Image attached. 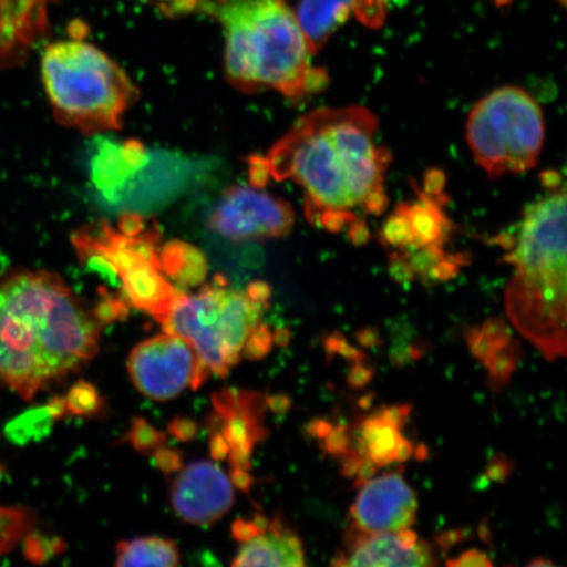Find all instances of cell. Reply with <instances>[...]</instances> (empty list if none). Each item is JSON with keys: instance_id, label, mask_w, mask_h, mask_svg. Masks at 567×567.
I'll return each mask as SVG.
<instances>
[{"instance_id": "17", "label": "cell", "mask_w": 567, "mask_h": 567, "mask_svg": "<svg viewBox=\"0 0 567 567\" xmlns=\"http://www.w3.org/2000/svg\"><path fill=\"white\" fill-rule=\"evenodd\" d=\"M353 10L354 0H300L295 13L311 54L315 55L328 44Z\"/></svg>"}, {"instance_id": "10", "label": "cell", "mask_w": 567, "mask_h": 567, "mask_svg": "<svg viewBox=\"0 0 567 567\" xmlns=\"http://www.w3.org/2000/svg\"><path fill=\"white\" fill-rule=\"evenodd\" d=\"M295 219L290 204L251 184L226 190L212 213L210 228L233 243H252L286 237Z\"/></svg>"}, {"instance_id": "3", "label": "cell", "mask_w": 567, "mask_h": 567, "mask_svg": "<svg viewBox=\"0 0 567 567\" xmlns=\"http://www.w3.org/2000/svg\"><path fill=\"white\" fill-rule=\"evenodd\" d=\"M505 260L515 271L505 292L515 329L549 361L566 357V193L556 181L528 205Z\"/></svg>"}, {"instance_id": "8", "label": "cell", "mask_w": 567, "mask_h": 567, "mask_svg": "<svg viewBox=\"0 0 567 567\" xmlns=\"http://www.w3.org/2000/svg\"><path fill=\"white\" fill-rule=\"evenodd\" d=\"M466 141L478 166L495 179L530 172L544 147L542 106L519 87L496 89L474 105Z\"/></svg>"}, {"instance_id": "15", "label": "cell", "mask_w": 567, "mask_h": 567, "mask_svg": "<svg viewBox=\"0 0 567 567\" xmlns=\"http://www.w3.org/2000/svg\"><path fill=\"white\" fill-rule=\"evenodd\" d=\"M411 406H381L374 413L361 417L350 430V451L370 461L378 470L396 463V452L403 442V429L410 421Z\"/></svg>"}, {"instance_id": "28", "label": "cell", "mask_w": 567, "mask_h": 567, "mask_svg": "<svg viewBox=\"0 0 567 567\" xmlns=\"http://www.w3.org/2000/svg\"><path fill=\"white\" fill-rule=\"evenodd\" d=\"M127 313H130V305H127L124 299L109 296L97 303L92 315H94L96 321L102 326L122 321Z\"/></svg>"}, {"instance_id": "26", "label": "cell", "mask_w": 567, "mask_h": 567, "mask_svg": "<svg viewBox=\"0 0 567 567\" xmlns=\"http://www.w3.org/2000/svg\"><path fill=\"white\" fill-rule=\"evenodd\" d=\"M275 346L274 331L268 324L258 323L248 336L244 350L243 358L248 360H260L267 357L272 351Z\"/></svg>"}, {"instance_id": "34", "label": "cell", "mask_w": 567, "mask_h": 567, "mask_svg": "<svg viewBox=\"0 0 567 567\" xmlns=\"http://www.w3.org/2000/svg\"><path fill=\"white\" fill-rule=\"evenodd\" d=\"M494 564L492 559L487 557L486 553L481 551L478 549L466 550L463 553V555L450 559V561L446 563V566L453 567H491Z\"/></svg>"}, {"instance_id": "30", "label": "cell", "mask_w": 567, "mask_h": 567, "mask_svg": "<svg viewBox=\"0 0 567 567\" xmlns=\"http://www.w3.org/2000/svg\"><path fill=\"white\" fill-rule=\"evenodd\" d=\"M324 347L329 357L338 353L340 357L352 360L353 363H363L367 358L363 351L347 342V339L342 334H338V332L326 338Z\"/></svg>"}, {"instance_id": "35", "label": "cell", "mask_w": 567, "mask_h": 567, "mask_svg": "<svg viewBox=\"0 0 567 567\" xmlns=\"http://www.w3.org/2000/svg\"><path fill=\"white\" fill-rule=\"evenodd\" d=\"M352 370L349 375H347V381L352 388H364L373 379V370L370 367L364 365L363 363H354Z\"/></svg>"}, {"instance_id": "11", "label": "cell", "mask_w": 567, "mask_h": 567, "mask_svg": "<svg viewBox=\"0 0 567 567\" xmlns=\"http://www.w3.org/2000/svg\"><path fill=\"white\" fill-rule=\"evenodd\" d=\"M349 529L364 535L385 534L414 526L420 501L402 471L385 472L357 485Z\"/></svg>"}, {"instance_id": "39", "label": "cell", "mask_w": 567, "mask_h": 567, "mask_svg": "<svg viewBox=\"0 0 567 567\" xmlns=\"http://www.w3.org/2000/svg\"><path fill=\"white\" fill-rule=\"evenodd\" d=\"M332 427H334V425L329 421L317 420L308 424L307 432L309 435L317 439V441L321 442L322 439L329 434Z\"/></svg>"}, {"instance_id": "14", "label": "cell", "mask_w": 567, "mask_h": 567, "mask_svg": "<svg viewBox=\"0 0 567 567\" xmlns=\"http://www.w3.org/2000/svg\"><path fill=\"white\" fill-rule=\"evenodd\" d=\"M334 566H435L434 550L415 530L405 528L364 535L347 530L344 549L332 558Z\"/></svg>"}, {"instance_id": "43", "label": "cell", "mask_w": 567, "mask_h": 567, "mask_svg": "<svg viewBox=\"0 0 567 567\" xmlns=\"http://www.w3.org/2000/svg\"><path fill=\"white\" fill-rule=\"evenodd\" d=\"M528 566H530V567L553 566V563L548 561V559H545V558H536V559H534V561L529 563Z\"/></svg>"}, {"instance_id": "7", "label": "cell", "mask_w": 567, "mask_h": 567, "mask_svg": "<svg viewBox=\"0 0 567 567\" xmlns=\"http://www.w3.org/2000/svg\"><path fill=\"white\" fill-rule=\"evenodd\" d=\"M268 307L247 288H233L224 276H215L194 293L181 290L161 324L186 339L210 373L225 378Z\"/></svg>"}, {"instance_id": "2", "label": "cell", "mask_w": 567, "mask_h": 567, "mask_svg": "<svg viewBox=\"0 0 567 567\" xmlns=\"http://www.w3.org/2000/svg\"><path fill=\"white\" fill-rule=\"evenodd\" d=\"M101 323L59 276L21 271L0 282V386L31 401L90 363Z\"/></svg>"}, {"instance_id": "29", "label": "cell", "mask_w": 567, "mask_h": 567, "mask_svg": "<svg viewBox=\"0 0 567 567\" xmlns=\"http://www.w3.org/2000/svg\"><path fill=\"white\" fill-rule=\"evenodd\" d=\"M350 441V429H347L346 425H337L319 443L328 455L340 458L349 451Z\"/></svg>"}, {"instance_id": "40", "label": "cell", "mask_w": 567, "mask_h": 567, "mask_svg": "<svg viewBox=\"0 0 567 567\" xmlns=\"http://www.w3.org/2000/svg\"><path fill=\"white\" fill-rule=\"evenodd\" d=\"M267 406L268 410L278 411V413H284L290 406V401L287 396L284 395H274L267 396Z\"/></svg>"}, {"instance_id": "25", "label": "cell", "mask_w": 567, "mask_h": 567, "mask_svg": "<svg viewBox=\"0 0 567 567\" xmlns=\"http://www.w3.org/2000/svg\"><path fill=\"white\" fill-rule=\"evenodd\" d=\"M65 549L61 538L45 537L31 534L24 538V553L28 559L35 564H44L48 559L60 555Z\"/></svg>"}, {"instance_id": "27", "label": "cell", "mask_w": 567, "mask_h": 567, "mask_svg": "<svg viewBox=\"0 0 567 567\" xmlns=\"http://www.w3.org/2000/svg\"><path fill=\"white\" fill-rule=\"evenodd\" d=\"M353 13L361 24L379 30L386 20V0H354Z\"/></svg>"}, {"instance_id": "19", "label": "cell", "mask_w": 567, "mask_h": 567, "mask_svg": "<svg viewBox=\"0 0 567 567\" xmlns=\"http://www.w3.org/2000/svg\"><path fill=\"white\" fill-rule=\"evenodd\" d=\"M116 566H165L181 564V550L168 538L147 536L117 544Z\"/></svg>"}, {"instance_id": "9", "label": "cell", "mask_w": 567, "mask_h": 567, "mask_svg": "<svg viewBox=\"0 0 567 567\" xmlns=\"http://www.w3.org/2000/svg\"><path fill=\"white\" fill-rule=\"evenodd\" d=\"M127 373L142 395L153 401L176 399L187 389H198L210 372L186 339L165 334L144 340L127 359Z\"/></svg>"}, {"instance_id": "20", "label": "cell", "mask_w": 567, "mask_h": 567, "mask_svg": "<svg viewBox=\"0 0 567 567\" xmlns=\"http://www.w3.org/2000/svg\"><path fill=\"white\" fill-rule=\"evenodd\" d=\"M55 422L48 405L34 408L7 425L6 434L12 443L19 445L40 442L51 434Z\"/></svg>"}, {"instance_id": "1", "label": "cell", "mask_w": 567, "mask_h": 567, "mask_svg": "<svg viewBox=\"0 0 567 567\" xmlns=\"http://www.w3.org/2000/svg\"><path fill=\"white\" fill-rule=\"evenodd\" d=\"M379 120L361 105L319 109L297 120L265 154L248 159L255 187L290 181L318 228L360 239L364 218L388 207L390 154L375 140Z\"/></svg>"}, {"instance_id": "4", "label": "cell", "mask_w": 567, "mask_h": 567, "mask_svg": "<svg viewBox=\"0 0 567 567\" xmlns=\"http://www.w3.org/2000/svg\"><path fill=\"white\" fill-rule=\"evenodd\" d=\"M225 34V73L244 92L272 90L303 99L326 87L328 74L311 52L286 0H228L213 9Z\"/></svg>"}, {"instance_id": "32", "label": "cell", "mask_w": 567, "mask_h": 567, "mask_svg": "<svg viewBox=\"0 0 567 567\" xmlns=\"http://www.w3.org/2000/svg\"><path fill=\"white\" fill-rule=\"evenodd\" d=\"M197 431V423L189 420V417H175V420L168 424V434L184 443L194 441Z\"/></svg>"}, {"instance_id": "31", "label": "cell", "mask_w": 567, "mask_h": 567, "mask_svg": "<svg viewBox=\"0 0 567 567\" xmlns=\"http://www.w3.org/2000/svg\"><path fill=\"white\" fill-rule=\"evenodd\" d=\"M153 457L155 465H157L162 473H177L183 467L182 453L173 449H167L166 445L159 446V449L153 453Z\"/></svg>"}, {"instance_id": "18", "label": "cell", "mask_w": 567, "mask_h": 567, "mask_svg": "<svg viewBox=\"0 0 567 567\" xmlns=\"http://www.w3.org/2000/svg\"><path fill=\"white\" fill-rule=\"evenodd\" d=\"M163 271L182 290L196 288L207 279L208 265L203 254L183 243L162 245Z\"/></svg>"}, {"instance_id": "6", "label": "cell", "mask_w": 567, "mask_h": 567, "mask_svg": "<svg viewBox=\"0 0 567 567\" xmlns=\"http://www.w3.org/2000/svg\"><path fill=\"white\" fill-rule=\"evenodd\" d=\"M161 234L137 216L116 225L97 224L78 231L73 245L84 265L101 275L124 300L162 323L181 290L163 271Z\"/></svg>"}, {"instance_id": "37", "label": "cell", "mask_w": 567, "mask_h": 567, "mask_svg": "<svg viewBox=\"0 0 567 567\" xmlns=\"http://www.w3.org/2000/svg\"><path fill=\"white\" fill-rule=\"evenodd\" d=\"M509 473H512V464L506 458L499 457L487 467L486 476L492 481H505Z\"/></svg>"}, {"instance_id": "5", "label": "cell", "mask_w": 567, "mask_h": 567, "mask_svg": "<svg viewBox=\"0 0 567 567\" xmlns=\"http://www.w3.org/2000/svg\"><path fill=\"white\" fill-rule=\"evenodd\" d=\"M41 74L55 118L84 134L120 130L138 97L125 71L86 41L47 47Z\"/></svg>"}, {"instance_id": "22", "label": "cell", "mask_w": 567, "mask_h": 567, "mask_svg": "<svg viewBox=\"0 0 567 567\" xmlns=\"http://www.w3.org/2000/svg\"><path fill=\"white\" fill-rule=\"evenodd\" d=\"M522 352L519 343L513 339V342L493 354L485 361L484 365L488 372V378L493 381L494 388L506 386L512 380L517 364H519Z\"/></svg>"}, {"instance_id": "42", "label": "cell", "mask_w": 567, "mask_h": 567, "mask_svg": "<svg viewBox=\"0 0 567 567\" xmlns=\"http://www.w3.org/2000/svg\"><path fill=\"white\" fill-rule=\"evenodd\" d=\"M290 340V332L287 329H278L274 332V342L279 346H287Z\"/></svg>"}, {"instance_id": "38", "label": "cell", "mask_w": 567, "mask_h": 567, "mask_svg": "<svg viewBox=\"0 0 567 567\" xmlns=\"http://www.w3.org/2000/svg\"><path fill=\"white\" fill-rule=\"evenodd\" d=\"M248 472L250 471L240 470V467H233V473L230 477L234 487H237L239 488V491H243L245 493L250 492L254 482L251 474Z\"/></svg>"}, {"instance_id": "23", "label": "cell", "mask_w": 567, "mask_h": 567, "mask_svg": "<svg viewBox=\"0 0 567 567\" xmlns=\"http://www.w3.org/2000/svg\"><path fill=\"white\" fill-rule=\"evenodd\" d=\"M65 400L69 413L78 416L95 415L103 405L101 393L87 381H78Z\"/></svg>"}, {"instance_id": "13", "label": "cell", "mask_w": 567, "mask_h": 567, "mask_svg": "<svg viewBox=\"0 0 567 567\" xmlns=\"http://www.w3.org/2000/svg\"><path fill=\"white\" fill-rule=\"evenodd\" d=\"M212 405L215 411L210 425L228 442L231 466L250 471L255 446L268 435L267 396L255 390L230 388L213 395Z\"/></svg>"}, {"instance_id": "12", "label": "cell", "mask_w": 567, "mask_h": 567, "mask_svg": "<svg viewBox=\"0 0 567 567\" xmlns=\"http://www.w3.org/2000/svg\"><path fill=\"white\" fill-rule=\"evenodd\" d=\"M169 499L182 520L210 526L233 508L236 487L221 466L213 461H195L177 472Z\"/></svg>"}, {"instance_id": "44", "label": "cell", "mask_w": 567, "mask_h": 567, "mask_svg": "<svg viewBox=\"0 0 567 567\" xmlns=\"http://www.w3.org/2000/svg\"><path fill=\"white\" fill-rule=\"evenodd\" d=\"M559 3H561L563 6L566 4V0H558Z\"/></svg>"}, {"instance_id": "21", "label": "cell", "mask_w": 567, "mask_h": 567, "mask_svg": "<svg viewBox=\"0 0 567 567\" xmlns=\"http://www.w3.org/2000/svg\"><path fill=\"white\" fill-rule=\"evenodd\" d=\"M34 520L31 509L0 506V556L16 549L33 532Z\"/></svg>"}, {"instance_id": "24", "label": "cell", "mask_w": 567, "mask_h": 567, "mask_svg": "<svg viewBox=\"0 0 567 567\" xmlns=\"http://www.w3.org/2000/svg\"><path fill=\"white\" fill-rule=\"evenodd\" d=\"M126 441L142 455H153L159 446L166 444L167 436L144 417H134Z\"/></svg>"}, {"instance_id": "36", "label": "cell", "mask_w": 567, "mask_h": 567, "mask_svg": "<svg viewBox=\"0 0 567 567\" xmlns=\"http://www.w3.org/2000/svg\"><path fill=\"white\" fill-rule=\"evenodd\" d=\"M209 449L213 460L224 461L229 457L230 446L218 431L212 432Z\"/></svg>"}, {"instance_id": "33", "label": "cell", "mask_w": 567, "mask_h": 567, "mask_svg": "<svg viewBox=\"0 0 567 567\" xmlns=\"http://www.w3.org/2000/svg\"><path fill=\"white\" fill-rule=\"evenodd\" d=\"M159 7V10L168 17H181L193 12L198 7V0H146Z\"/></svg>"}, {"instance_id": "41", "label": "cell", "mask_w": 567, "mask_h": 567, "mask_svg": "<svg viewBox=\"0 0 567 567\" xmlns=\"http://www.w3.org/2000/svg\"><path fill=\"white\" fill-rule=\"evenodd\" d=\"M360 343L367 347H371L378 343V334L371 329H365L359 334Z\"/></svg>"}, {"instance_id": "16", "label": "cell", "mask_w": 567, "mask_h": 567, "mask_svg": "<svg viewBox=\"0 0 567 567\" xmlns=\"http://www.w3.org/2000/svg\"><path fill=\"white\" fill-rule=\"evenodd\" d=\"M233 566H290L307 565L301 538L275 516L268 526L245 543L231 563Z\"/></svg>"}]
</instances>
